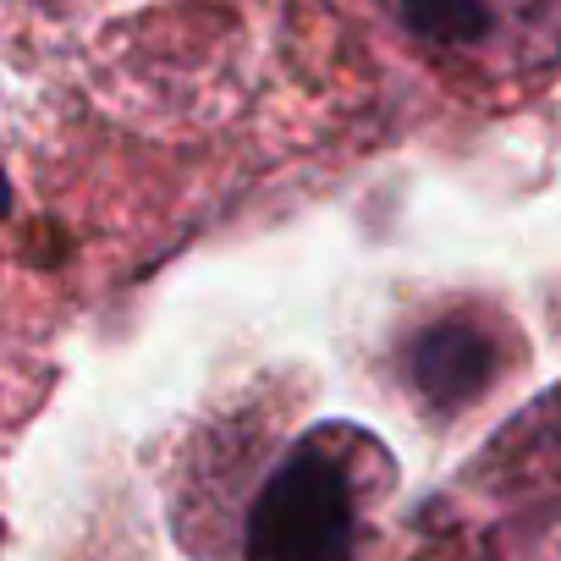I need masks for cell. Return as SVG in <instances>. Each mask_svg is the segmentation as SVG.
I'll use <instances>...</instances> for the list:
<instances>
[{"mask_svg":"<svg viewBox=\"0 0 561 561\" xmlns=\"http://www.w3.org/2000/svg\"><path fill=\"white\" fill-rule=\"evenodd\" d=\"M490 375H495V347L468 320H440L413 342V380L440 408L473 402L490 386Z\"/></svg>","mask_w":561,"mask_h":561,"instance_id":"2","label":"cell"},{"mask_svg":"<svg viewBox=\"0 0 561 561\" xmlns=\"http://www.w3.org/2000/svg\"><path fill=\"white\" fill-rule=\"evenodd\" d=\"M402 23L446 50H479L501 28V0H402Z\"/></svg>","mask_w":561,"mask_h":561,"instance_id":"3","label":"cell"},{"mask_svg":"<svg viewBox=\"0 0 561 561\" xmlns=\"http://www.w3.org/2000/svg\"><path fill=\"white\" fill-rule=\"evenodd\" d=\"M248 561H353V495L347 473L298 446L248 512Z\"/></svg>","mask_w":561,"mask_h":561,"instance_id":"1","label":"cell"}]
</instances>
